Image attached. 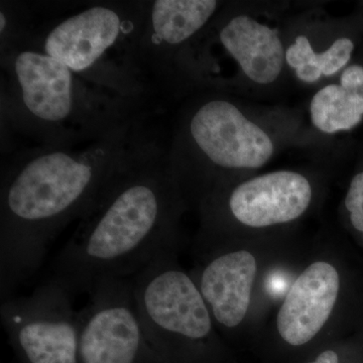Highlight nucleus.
<instances>
[{"label":"nucleus","mask_w":363,"mask_h":363,"mask_svg":"<svg viewBox=\"0 0 363 363\" xmlns=\"http://www.w3.org/2000/svg\"><path fill=\"white\" fill-rule=\"evenodd\" d=\"M136 117L80 149L45 145L2 174L1 301L39 271L68 224L82 218L119 176L160 150Z\"/></svg>","instance_id":"f257e3e1"},{"label":"nucleus","mask_w":363,"mask_h":363,"mask_svg":"<svg viewBox=\"0 0 363 363\" xmlns=\"http://www.w3.org/2000/svg\"><path fill=\"white\" fill-rule=\"evenodd\" d=\"M179 179L157 150L119 176L80 219L52 260L48 281L72 296L135 276L180 245Z\"/></svg>","instance_id":"f03ea898"},{"label":"nucleus","mask_w":363,"mask_h":363,"mask_svg":"<svg viewBox=\"0 0 363 363\" xmlns=\"http://www.w3.org/2000/svg\"><path fill=\"white\" fill-rule=\"evenodd\" d=\"M1 52L9 82L6 108L47 145L91 140L136 117L126 104L133 100L108 96L105 87L78 75L39 45L20 40Z\"/></svg>","instance_id":"7ed1b4c3"},{"label":"nucleus","mask_w":363,"mask_h":363,"mask_svg":"<svg viewBox=\"0 0 363 363\" xmlns=\"http://www.w3.org/2000/svg\"><path fill=\"white\" fill-rule=\"evenodd\" d=\"M363 329V274L334 257L319 255L296 274L279 302L274 330L294 347L312 342L329 326Z\"/></svg>","instance_id":"20e7f679"},{"label":"nucleus","mask_w":363,"mask_h":363,"mask_svg":"<svg viewBox=\"0 0 363 363\" xmlns=\"http://www.w3.org/2000/svg\"><path fill=\"white\" fill-rule=\"evenodd\" d=\"M178 250L162 253L130 278L147 340L164 352L207 347L218 330L190 272L179 264Z\"/></svg>","instance_id":"39448f33"},{"label":"nucleus","mask_w":363,"mask_h":363,"mask_svg":"<svg viewBox=\"0 0 363 363\" xmlns=\"http://www.w3.org/2000/svg\"><path fill=\"white\" fill-rule=\"evenodd\" d=\"M145 7L87 6L54 23L37 45L78 75L116 92L105 75V66L109 67V61L121 45L138 47Z\"/></svg>","instance_id":"423d86ee"},{"label":"nucleus","mask_w":363,"mask_h":363,"mask_svg":"<svg viewBox=\"0 0 363 363\" xmlns=\"http://www.w3.org/2000/svg\"><path fill=\"white\" fill-rule=\"evenodd\" d=\"M77 312L81 363H138L149 350L131 279H108L89 292Z\"/></svg>","instance_id":"0eeeda50"},{"label":"nucleus","mask_w":363,"mask_h":363,"mask_svg":"<svg viewBox=\"0 0 363 363\" xmlns=\"http://www.w3.org/2000/svg\"><path fill=\"white\" fill-rule=\"evenodd\" d=\"M199 247V262L190 274L217 329L241 330L252 313L264 272L259 252L233 240L202 241Z\"/></svg>","instance_id":"6e6552de"},{"label":"nucleus","mask_w":363,"mask_h":363,"mask_svg":"<svg viewBox=\"0 0 363 363\" xmlns=\"http://www.w3.org/2000/svg\"><path fill=\"white\" fill-rule=\"evenodd\" d=\"M189 135L203 156L221 169L260 168L274 154L266 131L227 100H210L198 107L189 123Z\"/></svg>","instance_id":"1a4fd4ad"},{"label":"nucleus","mask_w":363,"mask_h":363,"mask_svg":"<svg viewBox=\"0 0 363 363\" xmlns=\"http://www.w3.org/2000/svg\"><path fill=\"white\" fill-rule=\"evenodd\" d=\"M312 198L311 183L305 176L277 171L238 184L226 196L225 210L238 225L262 230L298 220Z\"/></svg>","instance_id":"9d476101"},{"label":"nucleus","mask_w":363,"mask_h":363,"mask_svg":"<svg viewBox=\"0 0 363 363\" xmlns=\"http://www.w3.org/2000/svg\"><path fill=\"white\" fill-rule=\"evenodd\" d=\"M214 0H156L145 7L138 61L156 63L160 55L192 39L211 20ZM149 61V62H150Z\"/></svg>","instance_id":"9b49d317"},{"label":"nucleus","mask_w":363,"mask_h":363,"mask_svg":"<svg viewBox=\"0 0 363 363\" xmlns=\"http://www.w3.org/2000/svg\"><path fill=\"white\" fill-rule=\"evenodd\" d=\"M219 40L253 82H274L283 70L286 52L279 32L245 14L222 26Z\"/></svg>","instance_id":"f8f14e48"},{"label":"nucleus","mask_w":363,"mask_h":363,"mask_svg":"<svg viewBox=\"0 0 363 363\" xmlns=\"http://www.w3.org/2000/svg\"><path fill=\"white\" fill-rule=\"evenodd\" d=\"M353 49L352 40L340 38L327 51L316 54L309 40L300 35L286 50V61L295 69L300 80L314 83L322 75L329 77L344 68L350 60Z\"/></svg>","instance_id":"ddd939ff"},{"label":"nucleus","mask_w":363,"mask_h":363,"mask_svg":"<svg viewBox=\"0 0 363 363\" xmlns=\"http://www.w3.org/2000/svg\"><path fill=\"white\" fill-rule=\"evenodd\" d=\"M311 121L315 128L325 133L348 130L362 121L350 93L341 85H328L318 91L310 105Z\"/></svg>","instance_id":"4468645a"},{"label":"nucleus","mask_w":363,"mask_h":363,"mask_svg":"<svg viewBox=\"0 0 363 363\" xmlns=\"http://www.w3.org/2000/svg\"><path fill=\"white\" fill-rule=\"evenodd\" d=\"M350 223L358 245L363 250V172L353 177L344 199Z\"/></svg>","instance_id":"2eb2a0df"},{"label":"nucleus","mask_w":363,"mask_h":363,"mask_svg":"<svg viewBox=\"0 0 363 363\" xmlns=\"http://www.w3.org/2000/svg\"><path fill=\"white\" fill-rule=\"evenodd\" d=\"M363 83V68L360 66H351L345 69L341 76L340 85L345 90L354 89Z\"/></svg>","instance_id":"dca6fc26"},{"label":"nucleus","mask_w":363,"mask_h":363,"mask_svg":"<svg viewBox=\"0 0 363 363\" xmlns=\"http://www.w3.org/2000/svg\"><path fill=\"white\" fill-rule=\"evenodd\" d=\"M363 353L358 357L353 358L350 362H345L341 357L340 353L337 350L330 348L320 352L318 357L313 362L309 363H362Z\"/></svg>","instance_id":"f3484780"},{"label":"nucleus","mask_w":363,"mask_h":363,"mask_svg":"<svg viewBox=\"0 0 363 363\" xmlns=\"http://www.w3.org/2000/svg\"><path fill=\"white\" fill-rule=\"evenodd\" d=\"M346 91L350 93L353 102L357 105L358 111L363 114V83L362 85L358 86V87L354 88V89Z\"/></svg>","instance_id":"a211bd4d"}]
</instances>
